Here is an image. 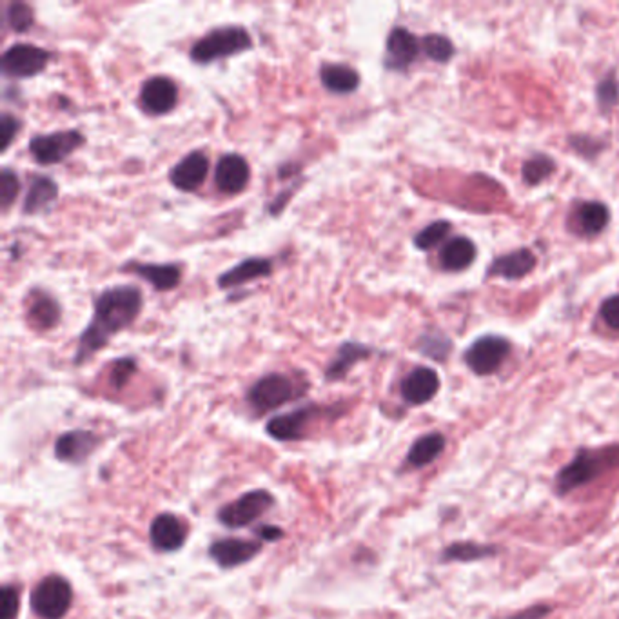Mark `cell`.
Here are the masks:
<instances>
[{
    "instance_id": "34",
    "label": "cell",
    "mask_w": 619,
    "mask_h": 619,
    "mask_svg": "<svg viewBox=\"0 0 619 619\" xmlns=\"http://www.w3.org/2000/svg\"><path fill=\"white\" fill-rule=\"evenodd\" d=\"M5 20L11 31L25 33L35 24V11L24 2H11L5 9Z\"/></svg>"
},
{
    "instance_id": "43",
    "label": "cell",
    "mask_w": 619,
    "mask_h": 619,
    "mask_svg": "<svg viewBox=\"0 0 619 619\" xmlns=\"http://www.w3.org/2000/svg\"><path fill=\"white\" fill-rule=\"evenodd\" d=\"M551 607L545 605H534L531 609H525L523 613H518L514 616H509L507 619H543L547 614H551Z\"/></svg>"
},
{
    "instance_id": "40",
    "label": "cell",
    "mask_w": 619,
    "mask_h": 619,
    "mask_svg": "<svg viewBox=\"0 0 619 619\" xmlns=\"http://www.w3.org/2000/svg\"><path fill=\"white\" fill-rule=\"evenodd\" d=\"M569 142H571L573 149H576L580 155H583L587 158H594L604 149V142L602 140H594L593 137H587V135L571 137Z\"/></svg>"
},
{
    "instance_id": "37",
    "label": "cell",
    "mask_w": 619,
    "mask_h": 619,
    "mask_svg": "<svg viewBox=\"0 0 619 619\" xmlns=\"http://www.w3.org/2000/svg\"><path fill=\"white\" fill-rule=\"evenodd\" d=\"M0 600H2L0 619L18 618V613H20V589L11 585V583L2 585Z\"/></svg>"
},
{
    "instance_id": "16",
    "label": "cell",
    "mask_w": 619,
    "mask_h": 619,
    "mask_svg": "<svg viewBox=\"0 0 619 619\" xmlns=\"http://www.w3.org/2000/svg\"><path fill=\"white\" fill-rule=\"evenodd\" d=\"M208 171H209L208 155L204 151H191L177 166H173V169L169 171V180L178 191L191 193L204 184Z\"/></svg>"
},
{
    "instance_id": "3",
    "label": "cell",
    "mask_w": 619,
    "mask_h": 619,
    "mask_svg": "<svg viewBox=\"0 0 619 619\" xmlns=\"http://www.w3.org/2000/svg\"><path fill=\"white\" fill-rule=\"evenodd\" d=\"M253 47L251 33L242 25H222L211 29L191 47V60L195 64H211L244 53Z\"/></svg>"
},
{
    "instance_id": "20",
    "label": "cell",
    "mask_w": 619,
    "mask_h": 619,
    "mask_svg": "<svg viewBox=\"0 0 619 619\" xmlns=\"http://www.w3.org/2000/svg\"><path fill=\"white\" fill-rule=\"evenodd\" d=\"M122 271H129L142 280L149 282L157 291H171L178 288L182 280V269L175 264H140V262H127L122 266Z\"/></svg>"
},
{
    "instance_id": "7",
    "label": "cell",
    "mask_w": 619,
    "mask_h": 619,
    "mask_svg": "<svg viewBox=\"0 0 619 619\" xmlns=\"http://www.w3.org/2000/svg\"><path fill=\"white\" fill-rule=\"evenodd\" d=\"M86 137L76 129L55 131L49 135H36L29 140V153L40 166H55L64 162L71 153H75Z\"/></svg>"
},
{
    "instance_id": "41",
    "label": "cell",
    "mask_w": 619,
    "mask_h": 619,
    "mask_svg": "<svg viewBox=\"0 0 619 619\" xmlns=\"http://www.w3.org/2000/svg\"><path fill=\"white\" fill-rule=\"evenodd\" d=\"M600 314H602L604 321H605L609 327H613L614 330H619V295H614V297L607 299V300L602 304Z\"/></svg>"
},
{
    "instance_id": "38",
    "label": "cell",
    "mask_w": 619,
    "mask_h": 619,
    "mask_svg": "<svg viewBox=\"0 0 619 619\" xmlns=\"http://www.w3.org/2000/svg\"><path fill=\"white\" fill-rule=\"evenodd\" d=\"M137 372V361L133 358H120L113 363L109 372V383L115 389H122L127 385L131 376Z\"/></svg>"
},
{
    "instance_id": "18",
    "label": "cell",
    "mask_w": 619,
    "mask_h": 619,
    "mask_svg": "<svg viewBox=\"0 0 619 619\" xmlns=\"http://www.w3.org/2000/svg\"><path fill=\"white\" fill-rule=\"evenodd\" d=\"M251 177L248 160L242 155H224L215 169V184L226 195H237L246 189Z\"/></svg>"
},
{
    "instance_id": "25",
    "label": "cell",
    "mask_w": 619,
    "mask_h": 619,
    "mask_svg": "<svg viewBox=\"0 0 619 619\" xmlns=\"http://www.w3.org/2000/svg\"><path fill=\"white\" fill-rule=\"evenodd\" d=\"M323 87L334 95L354 93L360 86V75L347 64H323L320 69Z\"/></svg>"
},
{
    "instance_id": "28",
    "label": "cell",
    "mask_w": 619,
    "mask_h": 619,
    "mask_svg": "<svg viewBox=\"0 0 619 619\" xmlns=\"http://www.w3.org/2000/svg\"><path fill=\"white\" fill-rule=\"evenodd\" d=\"M445 449V438L440 432H431L418 438L409 452H407V465L412 469H421L432 463Z\"/></svg>"
},
{
    "instance_id": "23",
    "label": "cell",
    "mask_w": 619,
    "mask_h": 619,
    "mask_svg": "<svg viewBox=\"0 0 619 619\" xmlns=\"http://www.w3.org/2000/svg\"><path fill=\"white\" fill-rule=\"evenodd\" d=\"M271 273H273V264L269 259L253 257V259L242 260L238 266L222 273L218 277V286L222 289H229V288L255 282L259 279H268Z\"/></svg>"
},
{
    "instance_id": "33",
    "label": "cell",
    "mask_w": 619,
    "mask_h": 619,
    "mask_svg": "<svg viewBox=\"0 0 619 619\" xmlns=\"http://www.w3.org/2000/svg\"><path fill=\"white\" fill-rule=\"evenodd\" d=\"M451 233V224L445 220H436L432 224H429L427 228H423L416 237H414V246L420 251H431L434 248H438L447 235Z\"/></svg>"
},
{
    "instance_id": "15",
    "label": "cell",
    "mask_w": 619,
    "mask_h": 619,
    "mask_svg": "<svg viewBox=\"0 0 619 619\" xmlns=\"http://www.w3.org/2000/svg\"><path fill=\"white\" fill-rule=\"evenodd\" d=\"M178 102V87L167 76H151L142 84L140 104L149 115H167Z\"/></svg>"
},
{
    "instance_id": "31",
    "label": "cell",
    "mask_w": 619,
    "mask_h": 619,
    "mask_svg": "<svg viewBox=\"0 0 619 619\" xmlns=\"http://www.w3.org/2000/svg\"><path fill=\"white\" fill-rule=\"evenodd\" d=\"M421 51L427 55V58H431L436 64H447L451 62V58L456 53L454 44L451 42V38L432 33V35H425L421 38Z\"/></svg>"
},
{
    "instance_id": "13",
    "label": "cell",
    "mask_w": 619,
    "mask_h": 619,
    "mask_svg": "<svg viewBox=\"0 0 619 619\" xmlns=\"http://www.w3.org/2000/svg\"><path fill=\"white\" fill-rule=\"evenodd\" d=\"M385 67L391 71H407L421 53V40L407 27H394L385 44Z\"/></svg>"
},
{
    "instance_id": "21",
    "label": "cell",
    "mask_w": 619,
    "mask_h": 619,
    "mask_svg": "<svg viewBox=\"0 0 619 619\" xmlns=\"http://www.w3.org/2000/svg\"><path fill=\"white\" fill-rule=\"evenodd\" d=\"M374 352L372 347L356 343V341H345L338 347L334 358L329 361L325 369V380L327 381H340L343 380L356 363L370 358Z\"/></svg>"
},
{
    "instance_id": "24",
    "label": "cell",
    "mask_w": 619,
    "mask_h": 619,
    "mask_svg": "<svg viewBox=\"0 0 619 619\" xmlns=\"http://www.w3.org/2000/svg\"><path fill=\"white\" fill-rule=\"evenodd\" d=\"M58 198V186L53 178L44 175H35L29 180V189L24 198L22 211L25 215H38L46 211Z\"/></svg>"
},
{
    "instance_id": "8",
    "label": "cell",
    "mask_w": 619,
    "mask_h": 619,
    "mask_svg": "<svg viewBox=\"0 0 619 619\" xmlns=\"http://www.w3.org/2000/svg\"><path fill=\"white\" fill-rule=\"evenodd\" d=\"M51 53L44 47L16 42L7 47L0 58V67L5 76L11 78H31L40 75L49 64Z\"/></svg>"
},
{
    "instance_id": "6",
    "label": "cell",
    "mask_w": 619,
    "mask_h": 619,
    "mask_svg": "<svg viewBox=\"0 0 619 619\" xmlns=\"http://www.w3.org/2000/svg\"><path fill=\"white\" fill-rule=\"evenodd\" d=\"M275 503L277 500L269 491L257 489L224 505L217 512V518L228 529H242V527L255 523L259 518L269 512L275 507Z\"/></svg>"
},
{
    "instance_id": "10",
    "label": "cell",
    "mask_w": 619,
    "mask_h": 619,
    "mask_svg": "<svg viewBox=\"0 0 619 619\" xmlns=\"http://www.w3.org/2000/svg\"><path fill=\"white\" fill-rule=\"evenodd\" d=\"M262 549H264L262 542H248L242 538H220L211 543L209 556L220 569L229 571L249 563L262 553Z\"/></svg>"
},
{
    "instance_id": "30",
    "label": "cell",
    "mask_w": 619,
    "mask_h": 619,
    "mask_svg": "<svg viewBox=\"0 0 619 619\" xmlns=\"http://www.w3.org/2000/svg\"><path fill=\"white\" fill-rule=\"evenodd\" d=\"M556 162L553 157L549 155H543V153H538L534 157H531L529 160H525L523 167H522V177H523V182L527 186H538L542 184L543 180L551 178V175L556 171Z\"/></svg>"
},
{
    "instance_id": "36",
    "label": "cell",
    "mask_w": 619,
    "mask_h": 619,
    "mask_svg": "<svg viewBox=\"0 0 619 619\" xmlns=\"http://www.w3.org/2000/svg\"><path fill=\"white\" fill-rule=\"evenodd\" d=\"M18 193H20L18 175L15 171H11L9 167H4L0 171V208H2V211H7L15 204Z\"/></svg>"
},
{
    "instance_id": "11",
    "label": "cell",
    "mask_w": 619,
    "mask_h": 619,
    "mask_svg": "<svg viewBox=\"0 0 619 619\" xmlns=\"http://www.w3.org/2000/svg\"><path fill=\"white\" fill-rule=\"evenodd\" d=\"M100 436L86 431L75 429L60 434L55 441V458L62 463L82 465L89 460V456L98 449Z\"/></svg>"
},
{
    "instance_id": "17",
    "label": "cell",
    "mask_w": 619,
    "mask_h": 619,
    "mask_svg": "<svg viewBox=\"0 0 619 619\" xmlns=\"http://www.w3.org/2000/svg\"><path fill=\"white\" fill-rule=\"evenodd\" d=\"M440 391V376L431 367H416L412 369L400 385L401 398L409 405H423L429 403Z\"/></svg>"
},
{
    "instance_id": "9",
    "label": "cell",
    "mask_w": 619,
    "mask_h": 619,
    "mask_svg": "<svg viewBox=\"0 0 619 619\" xmlns=\"http://www.w3.org/2000/svg\"><path fill=\"white\" fill-rule=\"evenodd\" d=\"M511 341L503 336L485 334L465 350L467 367L478 376L494 374L511 354Z\"/></svg>"
},
{
    "instance_id": "42",
    "label": "cell",
    "mask_w": 619,
    "mask_h": 619,
    "mask_svg": "<svg viewBox=\"0 0 619 619\" xmlns=\"http://www.w3.org/2000/svg\"><path fill=\"white\" fill-rule=\"evenodd\" d=\"M255 534L257 538L262 542V543H271V542H280L286 533L282 527H277V525H262L259 529H255Z\"/></svg>"
},
{
    "instance_id": "2",
    "label": "cell",
    "mask_w": 619,
    "mask_h": 619,
    "mask_svg": "<svg viewBox=\"0 0 619 619\" xmlns=\"http://www.w3.org/2000/svg\"><path fill=\"white\" fill-rule=\"evenodd\" d=\"M619 467V445L604 449H582L569 465L556 476V492L565 496L587 483H593L607 471Z\"/></svg>"
},
{
    "instance_id": "22",
    "label": "cell",
    "mask_w": 619,
    "mask_h": 619,
    "mask_svg": "<svg viewBox=\"0 0 619 619\" xmlns=\"http://www.w3.org/2000/svg\"><path fill=\"white\" fill-rule=\"evenodd\" d=\"M25 316L27 321L33 329L36 330H49L56 327L60 321L62 310L58 302L49 297L44 291H31L27 295V306H25Z\"/></svg>"
},
{
    "instance_id": "4",
    "label": "cell",
    "mask_w": 619,
    "mask_h": 619,
    "mask_svg": "<svg viewBox=\"0 0 619 619\" xmlns=\"http://www.w3.org/2000/svg\"><path fill=\"white\" fill-rule=\"evenodd\" d=\"M302 391L295 380L282 372H271L257 380L248 391V403L257 414H268L299 398Z\"/></svg>"
},
{
    "instance_id": "26",
    "label": "cell",
    "mask_w": 619,
    "mask_h": 619,
    "mask_svg": "<svg viewBox=\"0 0 619 619\" xmlns=\"http://www.w3.org/2000/svg\"><path fill=\"white\" fill-rule=\"evenodd\" d=\"M476 246L467 237H458L447 242L440 253V264L445 271L458 273L465 271L476 260Z\"/></svg>"
},
{
    "instance_id": "27",
    "label": "cell",
    "mask_w": 619,
    "mask_h": 619,
    "mask_svg": "<svg viewBox=\"0 0 619 619\" xmlns=\"http://www.w3.org/2000/svg\"><path fill=\"white\" fill-rule=\"evenodd\" d=\"M576 222L582 235L598 237L607 229L611 222V211L604 202H583L576 211Z\"/></svg>"
},
{
    "instance_id": "14",
    "label": "cell",
    "mask_w": 619,
    "mask_h": 619,
    "mask_svg": "<svg viewBox=\"0 0 619 619\" xmlns=\"http://www.w3.org/2000/svg\"><path fill=\"white\" fill-rule=\"evenodd\" d=\"M188 527L171 512L158 514L149 527V542L157 553H177L186 545Z\"/></svg>"
},
{
    "instance_id": "39",
    "label": "cell",
    "mask_w": 619,
    "mask_h": 619,
    "mask_svg": "<svg viewBox=\"0 0 619 619\" xmlns=\"http://www.w3.org/2000/svg\"><path fill=\"white\" fill-rule=\"evenodd\" d=\"M22 124L16 117H13L11 113H4L0 117V151L5 153L11 146V142L16 138L18 131H20Z\"/></svg>"
},
{
    "instance_id": "19",
    "label": "cell",
    "mask_w": 619,
    "mask_h": 619,
    "mask_svg": "<svg viewBox=\"0 0 619 619\" xmlns=\"http://www.w3.org/2000/svg\"><path fill=\"white\" fill-rule=\"evenodd\" d=\"M536 268V255L527 249H516L503 257L494 259L491 268L487 269V279H503V280H522L531 275Z\"/></svg>"
},
{
    "instance_id": "5",
    "label": "cell",
    "mask_w": 619,
    "mask_h": 619,
    "mask_svg": "<svg viewBox=\"0 0 619 619\" xmlns=\"http://www.w3.org/2000/svg\"><path fill=\"white\" fill-rule=\"evenodd\" d=\"M31 611L40 619H64L73 605L71 583L60 574L42 578L29 596Z\"/></svg>"
},
{
    "instance_id": "29",
    "label": "cell",
    "mask_w": 619,
    "mask_h": 619,
    "mask_svg": "<svg viewBox=\"0 0 619 619\" xmlns=\"http://www.w3.org/2000/svg\"><path fill=\"white\" fill-rule=\"evenodd\" d=\"M498 549L492 545H480V543H452L451 547L445 549L443 553V562H460V563H469V562H480L491 556H496Z\"/></svg>"
},
{
    "instance_id": "35",
    "label": "cell",
    "mask_w": 619,
    "mask_h": 619,
    "mask_svg": "<svg viewBox=\"0 0 619 619\" xmlns=\"http://www.w3.org/2000/svg\"><path fill=\"white\" fill-rule=\"evenodd\" d=\"M596 100L602 113H611L619 104V82L614 73L598 82Z\"/></svg>"
},
{
    "instance_id": "1",
    "label": "cell",
    "mask_w": 619,
    "mask_h": 619,
    "mask_svg": "<svg viewBox=\"0 0 619 619\" xmlns=\"http://www.w3.org/2000/svg\"><path fill=\"white\" fill-rule=\"evenodd\" d=\"M142 293L135 286H115L104 289L95 299L91 323L78 338L75 365H82L95 352L104 349L107 341L120 330L133 325L142 310Z\"/></svg>"
},
{
    "instance_id": "32",
    "label": "cell",
    "mask_w": 619,
    "mask_h": 619,
    "mask_svg": "<svg viewBox=\"0 0 619 619\" xmlns=\"http://www.w3.org/2000/svg\"><path fill=\"white\" fill-rule=\"evenodd\" d=\"M416 347L423 356L436 360V361L447 360L451 350H452L451 340L445 334H440V332H431V334L425 332L423 336H420Z\"/></svg>"
},
{
    "instance_id": "12",
    "label": "cell",
    "mask_w": 619,
    "mask_h": 619,
    "mask_svg": "<svg viewBox=\"0 0 619 619\" xmlns=\"http://www.w3.org/2000/svg\"><path fill=\"white\" fill-rule=\"evenodd\" d=\"M318 414L320 409L314 405L300 407L297 411L271 418L266 425V431L277 441H300L308 436V429Z\"/></svg>"
}]
</instances>
